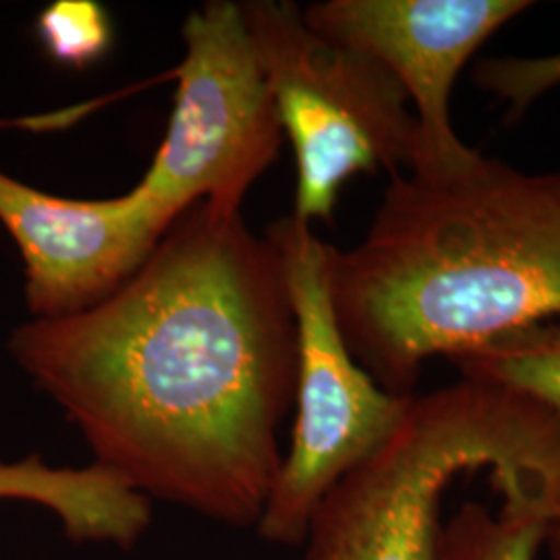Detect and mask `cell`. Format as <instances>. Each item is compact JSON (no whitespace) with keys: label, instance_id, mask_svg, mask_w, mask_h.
<instances>
[{"label":"cell","instance_id":"6da1fadb","mask_svg":"<svg viewBox=\"0 0 560 560\" xmlns=\"http://www.w3.org/2000/svg\"><path fill=\"white\" fill-rule=\"evenodd\" d=\"M9 353L94 455L145 499L256 527L295 399L298 328L279 249L196 203L113 295L34 318Z\"/></svg>","mask_w":560,"mask_h":560},{"label":"cell","instance_id":"7a4b0ae2","mask_svg":"<svg viewBox=\"0 0 560 560\" xmlns=\"http://www.w3.org/2000/svg\"><path fill=\"white\" fill-rule=\"evenodd\" d=\"M342 337L413 397L423 363L560 320V171L480 159L446 179L393 175L365 237L332 254Z\"/></svg>","mask_w":560,"mask_h":560},{"label":"cell","instance_id":"3957f363","mask_svg":"<svg viewBox=\"0 0 560 560\" xmlns=\"http://www.w3.org/2000/svg\"><path fill=\"white\" fill-rule=\"evenodd\" d=\"M474 474L499 499L559 494V421L488 382L416 393L388 441L318 504L303 560H436L444 501Z\"/></svg>","mask_w":560,"mask_h":560},{"label":"cell","instance_id":"277c9868","mask_svg":"<svg viewBox=\"0 0 560 560\" xmlns=\"http://www.w3.org/2000/svg\"><path fill=\"white\" fill-rule=\"evenodd\" d=\"M295 164L298 221H330L358 175L409 171L418 125L381 62L307 25L289 0L241 2Z\"/></svg>","mask_w":560,"mask_h":560},{"label":"cell","instance_id":"5b68a950","mask_svg":"<svg viewBox=\"0 0 560 560\" xmlns=\"http://www.w3.org/2000/svg\"><path fill=\"white\" fill-rule=\"evenodd\" d=\"M279 249L298 328L295 425L256 532L275 546H301L324 497L399 425L411 397L384 390L342 337L330 266L335 247L312 224L287 217L268 226Z\"/></svg>","mask_w":560,"mask_h":560},{"label":"cell","instance_id":"8992f818","mask_svg":"<svg viewBox=\"0 0 560 560\" xmlns=\"http://www.w3.org/2000/svg\"><path fill=\"white\" fill-rule=\"evenodd\" d=\"M183 40L168 129L138 187L173 222L200 201L241 214L284 141L241 2L201 4L185 20Z\"/></svg>","mask_w":560,"mask_h":560},{"label":"cell","instance_id":"52a82bcc","mask_svg":"<svg viewBox=\"0 0 560 560\" xmlns=\"http://www.w3.org/2000/svg\"><path fill=\"white\" fill-rule=\"evenodd\" d=\"M532 7L529 0H322L307 4L303 18L399 81L418 125L407 173L446 179L481 154L453 127L455 83L486 40Z\"/></svg>","mask_w":560,"mask_h":560},{"label":"cell","instance_id":"ba28073f","mask_svg":"<svg viewBox=\"0 0 560 560\" xmlns=\"http://www.w3.org/2000/svg\"><path fill=\"white\" fill-rule=\"evenodd\" d=\"M0 224L20 247L30 314L52 320L113 295L175 222L138 185L108 200H73L0 171Z\"/></svg>","mask_w":560,"mask_h":560},{"label":"cell","instance_id":"9c48e42d","mask_svg":"<svg viewBox=\"0 0 560 560\" xmlns=\"http://www.w3.org/2000/svg\"><path fill=\"white\" fill-rule=\"evenodd\" d=\"M0 501L38 504L75 544L129 550L152 523V501L98 465L52 467L40 457L2 463Z\"/></svg>","mask_w":560,"mask_h":560},{"label":"cell","instance_id":"30bf717a","mask_svg":"<svg viewBox=\"0 0 560 560\" xmlns=\"http://www.w3.org/2000/svg\"><path fill=\"white\" fill-rule=\"evenodd\" d=\"M555 501L525 494L501 499L499 509L463 502L442 525L436 560H538Z\"/></svg>","mask_w":560,"mask_h":560},{"label":"cell","instance_id":"8fae6325","mask_svg":"<svg viewBox=\"0 0 560 560\" xmlns=\"http://www.w3.org/2000/svg\"><path fill=\"white\" fill-rule=\"evenodd\" d=\"M451 363L460 378L513 390L540 405L560 423V320L494 340Z\"/></svg>","mask_w":560,"mask_h":560},{"label":"cell","instance_id":"7c38bea8","mask_svg":"<svg viewBox=\"0 0 560 560\" xmlns=\"http://www.w3.org/2000/svg\"><path fill=\"white\" fill-rule=\"evenodd\" d=\"M38 36L52 59L85 69L113 44V25L96 0H55L38 15Z\"/></svg>","mask_w":560,"mask_h":560},{"label":"cell","instance_id":"4fadbf2b","mask_svg":"<svg viewBox=\"0 0 560 560\" xmlns=\"http://www.w3.org/2000/svg\"><path fill=\"white\" fill-rule=\"evenodd\" d=\"M474 83L506 106V120H517L560 85V52L546 57H488L476 62Z\"/></svg>","mask_w":560,"mask_h":560},{"label":"cell","instance_id":"5bb4252c","mask_svg":"<svg viewBox=\"0 0 560 560\" xmlns=\"http://www.w3.org/2000/svg\"><path fill=\"white\" fill-rule=\"evenodd\" d=\"M546 544L550 548L552 560H560V494L557 497L555 504H552V511H550Z\"/></svg>","mask_w":560,"mask_h":560}]
</instances>
